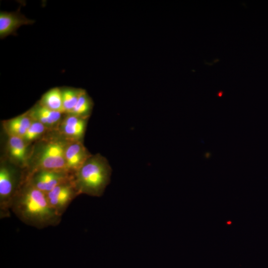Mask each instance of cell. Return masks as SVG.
<instances>
[{
    "label": "cell",
    "instance_id": "obj_5",
    "mask_svg": "<svg viewBox=\"0 0 268 268\" xmlns=\"http://www.w3.org/2000/svg\"><path fill=\"white\" fill-rule=\"evenodd\" d=\"M74 177L69 172L39 170L34 172L27 182L46 194L56 186L72 180Z\"/></svg>",
    "mask_w": 268,
    "mask_h": 268
},
{
    "label": "cell",
    "instance_id": "obj_12",
    "mask_svg": "<svg viewBox=\"0 0 268 268\" xmlns=\"http://www.w3.org/2000/svg\"><path fill=\"white\" fill-rule=\"evenodd\" d=\"M9 153L11 157L21 165L26 163L27 146L26 141L21 137L9 136L8 141Z\"/></svg>",
    "mask_w": 268,
    "mask_h": 268
},
{
    "label": "cell",
    "instance_id": "obj_2",
    "mask_svg": "<svg viewBox=\"0 0 268 268\" xmlns=\"http://www.w3.org/2000/svg\"><path fill=\"white\" fill-rule=\"evenodd\" d=\"M111 168L99 154L89 157L76 172L74 182L78 194L99 197L109 183Z\"/></svg>",
    "mask_w": 268,
    "mask_h": 268
},
{
    "label": "cell",
    "instance_id": "obj_3",
    "mask_svg": "<svg viewBox=\"0 0 268 268\" xmlns=\"http://www.w3.org/2000/svg\"><path fill=\"white\" fill-rule=\"evenodd\" d=\"M66 147L65 144L60 141L53 140L46 143L38 156L35 171L49 170L69 172L65 158Z\"/></svg>",
    "mask_w": 268,
    "mask_h": 268
},
{
    "label": "cell",
    "instance_id": "obj_10",
    "mask_svg": "<svg viewBox=\"0 0 268 268\" xmlns=\"http://www.w3.org/2000/svg\"><path fill=\"white\" fill-rule=\"evenodd\" d=\"M86 122V118L70 115L64 120L62 131L69 138H80L84 133Z\"/></svg>",
    "mask_w": 268,
    "mask_h": 268
},
{
    "label": "cell",
    "instance_id": "obj_1",
    "mask_svg": "<svg viewBox=\"0 0 268 268\" xmlns=\"http://www.w3.org/2000/svg\"><path fill=\"white\" fill-rule=\"evenodd\" d=\"M17 191L11 209L22 222L37 228L57 225L60 215L49 204L46 194L30 183Z\"/></svg>",
    "mask_w": 268,
    "mask_h": 268
},
{
    "label": "cell",
    "instance_id": "obj_16",
    "mask_svg": "<svg viewBox=\"0 0 268 268\" xmlns=\"http://www.w3.org/2000/svg\"><path fill=\"white\" fill-rule=\"evenodd\" d=\"M44 130L45 126L43 124L39 122L33 120L23 139L25 141H32L41 135Z\"/></svg>",
    "mask_w": 268,
    "mask_h": 268
},
{
    "label": "cell",
    "instance_id": "obj_11",
    "mask_svg": "<svg viewBox=\"0 0 268 268\" xmlns=\"http://www.w3.org/2000/svg\"><path fill=\"white\" fill-rule=\"evenodd\" d=\"M33 120L28 115H23L6 122L5 127L9 136H17L23 138Z\"/></svg>",
    "mask_w": 268,
    "mask_h": 268
},
{
    "label": "cell",
    "instance_id": "obj_4",
    "mask_svg": "<svg viewBox=\"0 0 268 268\" xmlns=\"http://www.w3.org/2000/svg\"><path fill=\"white\" fill-rule=\"evenodd\" d=\"M16 177L14 173L6 166L0 169V217L9 216L16 191Z\"/></svg>",
    "mask_w": 268,
    "mask_h": 268
},
{
    "label": "cell",
    "instance_id": "obj_15",
    "mask_svg": "<svg viewBox=\"0 0 268 268\" xmlns=\"http://www.w3.org/2000/svg\"><path fill=\"white\" fill-rule=\"evenodd\" d=\"M62 90L64 112L70 114L76 105L82 89L68 88Z\"/></svg>",
    "mask_w": 268,
    "mask_h": 268
},
{
    "label": "cell",
    "instance_id": "obj_13",
    "mask_svg": "<svg viewBox=\"0 0 268 268\" xmlns=\"http://www.w3.org/2000/svg\"><path fill=\"white\" fill-rule=\"evenodd\" d=\"M40 104L50 110L64 112L62 89L58 87L51 89L43 95Z\"/></svg>",
    "mask_w": 268,
    "mask_h": 268
},
{
    "label": "cell",
    "instance_id": "obj_7",
    "mask_svg": "<svg viewBox=\"0 0 268 268\" xmlns=\"http://www.w3.org/2000/svg\"><path fill=\"white\" fill-rule=\"evenodd\" d=\"M34 21L28 19L20 12L18 9L16 12H8L1 11L0 12V37H4L15 35L19 27L23 25L32 24Z\"/></svg>",
    "mask_w": 268,
    "mask_h": 268
},
{
    "label": "cell",
    "instance_id": "obj_8",
    "mask_svg": "<svg viewBox=\"0 0 268 268\" xmlns=\"http://www.w3.org/2000/svg\"><path fill=\"white\" fill-rule=\"evenodd\" d=\"M91 155L80 142H74L67 146L65 158L68 171H78Z\"/></svg>",
    "mask_w": 268,
    "mask_h": 268
},
{
    "label": "cell",
    "instance_id": "obj_14",
    "mask_svg": "<svg viewBox=\"0 0 268 268\" xmlns=\"http://www.w3.org/2000/svg\"><path fill=\"white\" fill-rule=\"evenodd\" d=\"M93 102L85 90H82L70 115L86 118L90 114Z\"/></svg>",
    "mask_w": 268,
    "mask_h": 268
},
{
    "label": "cell",
    "instance_id": "obj_6",
    "mask_svg": "<svg viewBox=\"0 0 268 268\" xmlns=\"http://www.w3.org/2000/svg\"><path fill=\"white\" fill-rule=\"evenodd\" d=\"M78 194L73 179L56 186L46 195L50 205L62 216L70 202Z\"/></svg>",
    "mask_w": 268,
    "mask_h": 268
},
{
    "label": "cell",
    "instance_id": "obj_9",
    "mask_svg": "<svg viewBox=\"0 0 268 268\" xmlns=\"http://www.w3.org/2000/svg\"><path fill=\"white\" fill-rule=\"evenodd\" d=\"M62 113L50 110L40 103L33 107L27 114L34 121L44 126L53 125L61 119Z\"/></svg>",
    "mask_w": 268,
    "mask_h": 268
}]
</instances>
